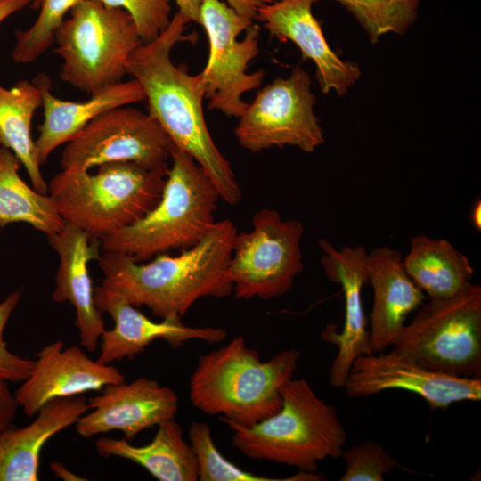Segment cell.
<instances>
[{
    "mask_svg": "<svg viewBox=\"0 0 481 481\" xmlns=\"http://www.w3.org/2000/svg\"><path fill=\"white\" fill-rule=\"evenodd\" d=\"M189 20L180 12L152 41L143 43L126 61V74L142 86L148 113L160 125L172 143L186 151L215 185L220 200L239 204L242 192L230 162L216 145L203 112L205 98L199 74L191 75L175 65L171 52L180 42L192 41L185 34Z\"/></svg>",
    "mask_w": 481,
    "mask_h": 481,
    "instance_id": "1",
    "label": "cell"
},
{
    "mask_svg": "<svg viewBox=\"0 0 481 481\" xmlns=\"http://www.w3.org/2000/svg\"><path fill=\"white\" fill-rule=\"evenodd\" d=\"M236 234L233 222L224 218L192 248L176 256L157 255L145 264L121 252L104 251L97 259L102 285L159 318H182L200 298L232 294L228 267Z\"/></svg>",
    "mask_w": 481,
    "mask_h": 481,
    "instance_id": "2",
    "label": "cell"
},
{
    "mask_svg": "<svg viewBox=\"0 0 481 481\" xmlns=\"http://www.w3.org/2000/svg\"><path fill=\"white\" fill-rule=\"evenodd\" d=\"M300 355L289 348L261 361L237 336L199 357L190 378V402L207 415L253 426L281 409V390L293 379Z\"/></svg>",
    "mask_w": 481,
    "mask_h": 481,
    "instance_id": "3",
    "label": "cell"
},
{
    "mask_svg": "<svg viewBox=\"0 0 481 481\" xmlns=\"http://www.w3.org/2000/svg\"><path fill=\"white\" fill-rule=\"evenodd\" d=\"M281 407L250 427L219 420L232 432V445L247 458L269 461L314 473L325 459L340 457L346 433L337 410L320 398L304 379L281 390Z\"/></svg>",
    "mask_w": 481,
    "mask_h": 481,
    "instance_id": "4",
    "label": "cell"
},
{
    "mask_svg": "<svg viewBox=\"0 0 481 481\" xmlns=\"http://www.w3.org/2000/svg\"><path fill=\"white\" fill-rule=\"evenodd\" d=\"M159 203L136 223L102 239L103 251L121 252L143 263L169 250L191 249L212 229L220 200L215 185L192 157L174 143Z\"/></svg>",
    "mask_w": 481,
    "mask_h": 481,
    "instance_id": "5",
    "label": "cell"
},
{
    "mask_svg": "<svg viewBox=\"0 0 481 481\" xmlns=\"http://www.w3.org/2000/svg\"><path fill=\"white\" fill-rule=\"evenodd\" d=\"M98 167L94 175L61 170L52 177L48 192L65 222L101 240L155 208L169 167L150 169L132 161Z\"/></svg>",
    "mask_w": 481,
    "mask_h": 481,
    "instance_id": "6",
    "label": "cell"
},
{
    "mask_svg": "<svg viewBox=\"0 0 481 481\" xmlns=\"http://www.w3.org/2000/svg\"><path fill=\"white\" fill-rule=\"evenodd\" d=\"M54 37L60 78L89 95L122 81L132 53L143 42L130 14L97 0L70 10Z\"/></svg>",
    "mask_w": 481,
    "mask_h": 481,
    "instance_id": "7",
    "label": "cell"
},
{
    "mask_svg": "<svg viewBox=\"0 0 481 481\" xmlns=\"http://www.w3.org/2000/svg\"><path fill=\"white\" fill-rule=\"evenodd\" d=\"M395 338L392 349L432 371L481 378V287L429 298Z\"/></svg>",
    "mask_w": 481,
    "mask_h": 481,
    "instance_id": "8",
    "label": "cell"
},
{
    "mask_svg": "<svg viewBox=\"0 0 481 481\" xmlns=\"http://www.w3.org/2000/svg\"><path fill=\"white\" fill-rule=\"evenodd\" d=\"M200 18L209 45L199 74L208 107L239 118L249 104L244 94L259 88L265 77L263 69L247 73L259 53L260 27L220 0H202Z\"/></svg>",
    "mask_w": 481,
    "mask_h": 481,
    "instance_id": "9",
    "label": "cell"
},
{
    "mask_svg": "<svg viewBox=\"0 0 481 481\" xmlns=\"http://www.w3.org/2000/svg\"><path fill=\"white\" fill-rule=\"evenodd\" d=\"M303 224L284 220L278 211L262 208L252 229L236 234L228 273L237 299H272L289 291L303 271Z\"/></svg>",
    "mask_w": 481,
    "mask_h": 481,
    "instance_id": "10",
    "label": "cell"
},
{
    "mask_svg": "<svg viewBox=\"0 0 481 481\" xmlns=\"http://www.w3.org/2000/svg\"><path fill=\"white\" fill-rule=\"evenodd\" d=\"M315 103L311 77L298 66L289 77H278L257 91L239 118L236 139L253 153L286 145L314 152L324 143Z\"/></svg>",
    "mask_w": 481,
    "mask_h": 481,
    "instance_id": "11",
    "label": "cell"
},
{
    "mask_svg": "<svg viewBox=\"0 0 481 481\" xmlns=\"http://www.w3.org/2000/svg\"><path fill=\"white\" fill-rule=\"evenodd\" d=\"M173 143L149 114L118 107L96 117L66 143L61 170L89 171L95 166L132 161L150 169L168 167Z\"/></svg>",
    "mask_w": 481,
    "mask_h": 481,
    "instance_id": "12",
    "label": "cell"
},
{
    "mask_svg": "<svg viewBox=\"0 0 481 481\" xmlns=\"http://www.w3.org/2000/svg\"><path fill=\"white\" fill-rule=\"evenodd\" d=\"M343 388L350 398L401 389L420 396L431 410L481 400V378L432 371L394 349L358 356L351 365Z\"/></svg>",
    "mask_w": 481,
    "mask_h": 481,
    "instance_id": "13",
    "label": "cell"
},
{
    "mask_svg": "<svg viewBox=\"0 0 481 481\" xmlns=\"http://www.w3.org/2000/svg\"><path fill=\"white\" fill-rule=\"evenodd\" d=\"M100 392L87 399L90 410L75 424L82 437L120 431L125 439L131 440L145 429L175 419L178 412L175 392L146 377L109 384Z\"/></svg>",
    "mask_w": 481,
    "mask_h": 481,
    "instance_id": "14",
    "label": "cell"
},
{
    "mask_svg": "<svg viewBox=\"0 0 481 481\" xmlns=\"http://www.w3.org/2000/svg\"><path fill=\"white\" fill-rule=\"evenodd\" d=\"M319 245L325 276L341 286L345 301L342 331L338 332L334 325L328 324L321 333L322 340L338 346L329 379L333 387L341 388L353 362L362 355L372 353L362 299V289L368 283V253L362 246L336 249L324 239L319 240Z\"/></svg>",
    "mask_w": 481,
    "mask_h": 481,
    "instance_id": "15",
    "label": "cell"
},
{
    "mask_svg": "<svg viewBox=\"0 0 481 481\" xmlns=\"http://www.w3.org/2000/svg\"><path fill=\"white\" fill-rule=\"evenodd\" d=\"M94 300L95 306L114 321V327L105 329L99 341L97 361L103 364L125 358L134 359L158 339L165 340L172 348L177 349L191 340L216 344L227 337V331L223 328L187 326L181 318L152 321L120 294L102 285L94 289Z\"/></svg>",
    "mask_w": 481,
    "mask_h": 481,
    "instance_id": "16",
    "label": "cell"
},
{
    "mask_svg": "<svg viewBox=\"0 0 481 481\" xmlns=\"http://www.w3.org/2000/svg\"><path fill=\"white\" fill-rule=\"evenodd\" d=\"M124 380L115 366L92 360L78 346L64 348L63 342L57 340L37 353L29 376L14 395L25 415L34 417L53 399L101 391Z\"/></svg>",
    "mask_w": 481,
    "mask_h": 481,
    "instance_id": "17",
    "label": "cell"
},
{
    "mask_svg": "<svg viewBox=\"0 0 481 481\" xmlns=\"http://www.w3.org/2000/svg\"><path fill=\"white\" fill-rule=\"evenodd\" d=\"M318 0H277L257 12L261 21L273 37L293 42L302 60L312 61L315 77L322 94L334 91L343 96L361 76L357 64L340 59L328 45L320 23L312 12Z\"/></svg>",
    "mask_w": 481,
    "mask_h": 481,
    "instance_id": "18",
    "label": "cell"
},
{
    "mask_svg": "<svg viewBox=\"0 0 481 481\" xmlns=\"http://www.w3.org/2000/svg\"><path fill=\"white\" fill-rule=\"evenodd\" d=\"M47 240L59 257L53 300L73 306L80 346L93 353L105 330L102 313L94 304L88 269L89 263L100 257L101 240L68 222L59 232L47 235Z\"/></svg>",
    "mask_w": 481,
    "mask_h": 481,
    "instance_id": "19",
    "label": "cell"
},
{
    "mask_svg": "<svg viewBox=\"0 0 481 481\" xmlns=\"http://www.w3.org/2000/svg\"><path fill=\"white\" fill-rule=\"evenodd\" d=\"M368 283L373 289L369 329L372 353L392 347L407 316L425 301V293L409 276L399 251L388 246L367 254Z\"/></svg>",
    "mask_w": 481,
    "mask_h": 481,
    "instance_id": "20",
    "label": "cell"
},
{
    "mask_svg": "<svg viewBox=\"0 0 481 481\" xmlns=\"http://www.w3.org/2000/svg\"><path fill=\"white\" fill-rule=\"evenodd\" d=\"M33 82L40 89L44 109V119L35 140L40 166L47 161L54 150L66 144L99 115L114 108L145 101L144 92L135 78L108 86L83 102L57 98L52 94L50 79L45 74H37Z\"/></svg>",
    "mask_w": 481,
    "mask_h": 481,
    "instance_id": "21",
    "label": "cell"
},
{
    "mask_svg": "<svg viewBox=\"0 0 481 481\" xmlns=\"http://www.w3.org/2000/svg\"><path fill=\"white\" fill-rule=\"evenodd\" d=\"M89 410L81 395L59 397L46 403L28 426H11L0 432V481H37L45 443Z\"/></svg>",
    "mask_w": 481,
    "mask_h": 481,
    "instance_id": "22",
    "label": "cell"
},
{
    "mask_svg": "<svg viewBox=\"0 0 481 481\" xmlns=\"http://www.w3.org/2000/svg\"><path fill=\"white\" fill-rule=\"evenodd\" d=\"M95 449L103 458L118 457L133 461L159 481L198 480L193 450L175 419L159 424L153 439L145 445L135 446L125 438L102 436L96 440Z\"/></svg>",
    "mask_w": 481,
    "mask_h": 481,
    "instance_id": "23",
    "label": "cell"
},
{
    "mask_svg": "<svg viewBox=\"0 0 481 481\" xmlns=\"http://www.w3.org/2000/svg\"><path fill=\"white\" fill-rule=\"evenodd\" d=\"M405 271L429 298L451 297L471 282L474 268L449 240L424 234L410 240L403 258Z\"/></svg>",
    "mask_w": 481,
    "mask_h": 481,
    "instance_id": "24",
    "label": "cell"
},
{
    "mask_svg": "<svg viewBox=\"0 0 481 481\" xmlns=\"http://www.w3.org/2000/svg\"><path fill=\"white\" fill-rule=\"evenodd\" d=\"M40 106L41 92L34 82L20 80L10 88L0 84V145L14 153L33 188L46 194L48 185L43 178L31 135L32 119Z\"/></svg>",
    "mask_w": 481,
    "mask_h": 481,
    "instance_id": "25",
    "label": "cell"
},
{
    "mask_svg": "<svg viewBox=\"0 0 481 481\" xmlns=\"http://www.w3.org/2000/svg\"><path fill=\"white\" fill-rule=\"evenodd\" d=\"M20 166L14 153L0 145V227L26 223L46 236L59 232L65 221L53 200L22 180Z\"/></svg>",
    "mask_w": 481,
    "mask_h": 481,
    "instance_id": "26",
    "label": "cell"
},
{
    "mask_svg": "<svg viewBox=\"0 0 481 481\" xmlns=\"http://www.w3.org/2000/svg\"><path fill=\"white\" fill-rule=\"evenodd\" d=\"M344 5L376 44L387 34L402 35L417 17L420 0H335Z\"/></svg>",
    "mask_w": 481,
    "mask_h": 481,
    "instance_id": "27",
    "label": "cell"
},
{
    "mask_svg": "<svg viewBox=\"0 0 481 481\" xmlns=\"http://www.w3.org/2000/svg\"><path fill=\"white\" fill-rule=\"evenodd\" d=\"M85 0H41L39 13L26 30H15L12 60L18 64L36 61L53 43L66 14Z\"/></svg>",
    "mask_w": 481,
    "mask_h": 481,
    "instance_id": "28",
    "label": "cell"
},
{
    "mask_svg": "<svg viewBox=\"0 0 481 481\" xmlns=\"http://www.w3.org/2000/svg\"><path fill=\"white\" fill-rule=\"evenodd\" d=\"M188 437L197 461L199 481L281 480L244 470L227 460L216 446L211 427L206 422L192 421Z\"/></svg>",
    "mask_w": 481,
    "mask_h": 481,
    "instance_id": "29",
    "label": "cell"
},
{
    "mask_svg": "<svg viewBox=\"0 0 481 481\" xmlns=\"http://www.w3.org/2000/svg\"><path fill=\"white\" fill-rule=\"evenodd\" d=\"M346 468L340 481H383L400 463L379 444L368 440L343 450Z\"/></svg>",
    "mask_w": 481,
    "mask_h": 481,
    "instance_id": "30",
    "label": "cell"
},
{
    "mask_svg": "<svg viewBox=\"0 0 481 481\" xmlns=\"http://www.w3.org/2000/svg\"><path fill=\"white\" fill-rule=\"evenodd\" d=\"M106 6L127 12L143 43L155 39L169 25L171 0H97Z\"/></svg>",
    "mask_w": 481,
    "mask_h": 481,
    "instance_id": "31",
    "label": "cell"
},
{
    "mask_svg": "<svg viewBox=\"0 0 481 481\" xmlns=\"http://www.w3.org/2000/svg\"><path fill=\"white\" fill-rule=\"evenodd\" d=\"M21 293L14 291L0 303V379L7 382L24 381L30 374L35 360L12 354L4 340V330L20 300Z\"/></svg>",
    "mask_w": 481,
    "mask_h": 481,
    "instance_id": "32",
    "label": "cell"
},
{
    "mask_svg": "<svg viewBox=\"0 0 481 481\" xmlns=\"http://www.w3.org/2000/svg\"><path fill=\"white\" fill-rule=\"evenodd\" d=\"M8 383L0 379V432L12 426L20 407Z\"/></svg>",
    "mask_w": 481,
    "mask_h": 481,
    "instance_id": "33",
    "label": "cell"
},
{
    "mask_svg": "<svg viewBox=\"0 0 481 481\" xmlns=\"http://www.w3.org/2000/svg\"><path fill=\"white\" fill-rule=\"evenodd\" d=\"M274 0H227V5L238 14L250 20H256L257 12Z\"/></svg>",
    "mask_w": 481,
    "mask_h": 481,
    "instance_id": "34",
    "label": "cell"
},
{
    "mask_svg": "<svg viewBox=\"0 0 481 481\" xmlns=\"http://www.w3.org/2000/svg\"><path fill=\"white\" fill-rule=\"evenodd\" d=\"M178 12H180L184 17H186L190 22H195L200 24V10L202 0H175Z\"/></svg>",
    "mask_w": 481,
    "mask_h": 481,
    "instance_id": "35",
    "label": "cell"
},
{
    "mask_svg": "<svg viewBox=\"0 0 481 481\" xmlns=\"http://www.w3.org/2000/svg\"><path fill=\"white\" fill-rule=\"evenodd\" d=\"M31 3L32 0H0V24Z\"/></svg>",
    "mask_w": 481,
    "mask_h": 481,
    "instance_id": "36",
    "label": "cell"
},
{
    "mask_svg": "<svg viewBox=\"0 0 481 481\" xmlns=\"http://www.w3.org/2000/svg\"><path fill=\"white\" fill-rule=\"evenodd\" d=\"M51 469L55 477L65 481L84 480L83 478L79 477L78 476L69 470L61 462H52Z\"/></svg>",
    "mask_w": 481,
    "mask_h": 481,
    "instance_id": "37",
    "label": "cell"
},
{
    "mask_svg": "<svg viewBox=\"0 0 481 481\" xmlns=\"http://www.w3.org/2000/svg\"><path fill=\"white\" fill-rule=\"evenodd\" d=\"M471 223L474 227L480 231L481 229V202L480 200H477L471 209L470 215Z\"/></svg>",
    "mask_w": 481,
    "mask_h": 481,
    "instance_id": "38",
    "label": "cell"
},
{
    "mask_svg": "<svg viewBox=\"0 0 481 481\" xmlns=\"http://www.w3.org/2000/svg\"><path fill=\"white\" fill-rule=\"evenodd\" d=\"M40 3H41V0H32V3H31L30 5H31V7H32L33 9L36 10V9H38V8H39Z\"/></svg>",
    "mask_w": 481,
    "mask_h": 481,
    "instance_id": "39",
    "label": "cell"
}]
</instances>
